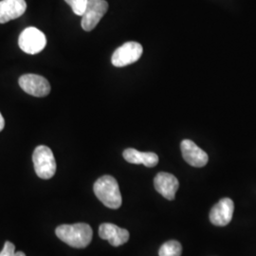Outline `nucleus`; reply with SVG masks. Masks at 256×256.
Returning <instances> with one entry per match:
<instances>
[{"mask_svg":"<svg viewBox=\"0 0 256 256\" xmlns=\"http://www.w3.org/2000/svg\"><path fill=\"white\" fill-rule=\"evenodd\" d=\"M14 254H16L14 245L10 241H6L4 244V247L0 252V256H14Z\"/></svg>","mask_w":256,"mask_h":256,"instance_id":"obj_16","label":"nucleus"},{"mask_svg":"<svg viewBox=\"0 0 256 256\" xmlns=\"http://www.w3.org/2000/svg\"><path fill=\"white\" fill-rule=\"evenodd\" d=\"M156 190L168 200H173L176 192L180 187V183L174 174L160 172L154 180Z\"/></svg>","mask_w":256,"mask_h":256,"instance_id":"obj_10","label":"nucleus"},{"mask_svg":"<svg viewBox=\"0 0 256 256\" xmlns=\"http://www.w3.org/2000/svg\"><path fill=\"white\" fill-rule=\"evenodd\" d=\"M182 254V247L180 242L170 240L165 242L158 250L160 256H180Z\"/></svg>","mask_w":256,"mask_h":256,"instance_id":"obj_14","label":"nucleus"},{"mask_svg":"<svg viewBox=\"0 0 256 256\" xmlns=\"http://www.w3.org/2000/svg\"><path fill=\"white\" fill-rule=\"evenodd\" d=\"M74 10V14L82 16L86 8L88 0H64Z\"/></svg>","mask_w":256,"mask_h":256,"instance_id":"obj_15","label":"nucleus"},{"mask_svg":"<svg viewBox=\"0 0 256 256\" xmlns=\"http://www.w3.org/2000/svg\"><path fill=\"white\" fill-rule=\"evenodd\" d=\"M108 3L106 0H88L86 10L82 16V30L90 32L99 24L102 16L106 14Z\"/></svg>","mask_w":256,"mask_h":256,"instance_id":"obj_5","label":"nucleus"},{"mask_svg":"<svg viewBox=\"0 0 256 256\" xmlns=\"http://www.w3.org/2000/svg\"><path fill=\"white\" fill-rule=\"evenodd\" d=\"M32 162L37 176L42 180H50L56 173V162L50 148L39 146L36 148Z\"/></svg>","mask_w":256,"mask_h":256,"instance_id":"obj_3","label":"nucleus"},{"mask_svg":"<svg viewBox=\"0 0 256 256\" xmlns=\"http://www.w3.org/2000/svg\"><path fill=\"white\" fill-rule=\"evenodd\" d=\"M142 46L137 42H126L118 48L111 57L113 66L117 68L126 66L137 62L142 54Z\"/></svg>","mask_w":256,"mask_h":256,"instance_id":"obj_6","label":"nucleus"},{"mask_svg":"<svg viewBox=\"0 0 256 256\" xmlns=\"http://www.w3.org/2000/svg\"><path fill=\"white\" fill-rule=\"evenodd\" d=\"M4 126H5V120H4L1 112H0V132L4 129Z\"/></svg>","mask_w":256,"mask_h":256,"instance_id":"obj_17","label":"nucleus"},{"mask_svg":"<svg viewBox=\"0 0 256 256\" xmlns=\"http://www.w3.org/2000/svg\"><path fill=\"white\" fill-rule=\"evenodd\" d=\"M18 45L28 54H37L46 48V36L37 28H27L19 36Z\"/></svg>","mask_w":256,"mask_h":256,"instance_id":"obj_4","label":"nucleus"},{"mask_svg":"<svg viewBox=\"0 0 256 256\" xmlns=\"http://www.w3.org/2000/svg\"><path fill=\"white\" fill-rule=\"evenodd\" d=\"M124 158L129 164H144L146 167H155L158 162V156L153 152H140L134 148H128L124 151Z\"/></svg>","mask_w":256,"mask_h":256,"instance_id":"obj_13","label":"nucleus"},{"mask_svg":"<svg viewBox=\"0 0 256 256\" xmlns=\"http://www.w3.org/2000/svg\"><path fill=\"white\" fill-rule=\"evenodd\" d=\"M183 158L194 167H203L208 164L209 158L205 151L190 140H184L180 144Z\"/></svg>","mask_w":256,"mask_h":256,"instance_id":"obj_9","label":"nucleus"},{"mask_svg":"<svg viewBox=\"0 0 256 256\" xmlns=\"http://www.w3.org/2000/svg\"><path fill=\"white\" fill-rule=\"evenodd\" d=\"M27 9L25 0H2L0 1V24L18 18Z\"/></svg>","mask_w":256,"mask_h":256,"instance_id":"obj_12","label":"nucleus"},{"mask_svg":"<svg viewBox=\"0 0 256 256\" xmlns=\"http://www.w3.org/2000/svg\"><path fill=\"white\" fill-rule=\"evenodd\" d=\"M99 236L102 239L108 240L113 247H119L126 244L129 239L128 230L120 228L111 223H104L99 228Z\"/></svg>","mask_w":256,"mask_h":256,"instance_id":"obj_11","label":"nucleus"},{"mask_svg":"<svg viewBox=\"0 0 256 256\" xmlns=\"http://www.w3.org/2000/svg\"><path fill=\"white\" fill-rule=\"evenodd\" d=\"M97 198L110 209H119L122 205V194L119 184L111 176H102L96 180L93 186Z\"/></svg>","mask_w":256,"mask_h":256,"instance_id":"obj_2","label":"nucleus"},{"mask_svg":"<svg viewBox=\"0 0 256 256\" xmlns=\"http://www.w3.org/2000/svg\"><path fill=\"white\" fill-rule=\"evenodd\" d=\"M55 234L61 241L75 248L88 247L93 236L92 227L86 223L60 225L55 230Z\"/></svg>","mask_w":256,"mask_h":256,"instance_id":"obj_1","label":"nucleus"},{"mask_svg":"<svg viewBox=\"0 0 256 256\" xmlns=\"http://www.w3.org/2000/svg\"><path fill=\"white\" fill-rule=\"evenodd\" d=\"M234 210V204L230 198H222L210 212V222L220 227L227 226L232 221Z\"/></svg>","mask_w":256,"mask_h":256,"instance_id":"obj_8","label":"nucleus"},{"mask_svg":"<svg viewBox=\"0 0 256 256\" xmlns=\"http://www.w3.org/2000/svg\"><path fill=\"white\" fill-rule=\"evenodd\" d=\"M19 86L34 97H45L50 92V84L45 77L37 74H24L19 78Z\"/></svg>","mask_w":256,"mask_h":256,"instance_id":"obj_7","label":"nucleus"},{"mask_svg":"<svg viewBox=\"0 0 256 256\" xmlns=\"http://www.w3.org/2000/svg\"><path fill=\"white\" fill-rule=\"evenodd\" d=\"M14 256H26V254L23 252H16Z\"/></svg>","mask_w":256,"mask_h":256,"instance_id":"obj_18","label":"nucleus"}]
</instances>
